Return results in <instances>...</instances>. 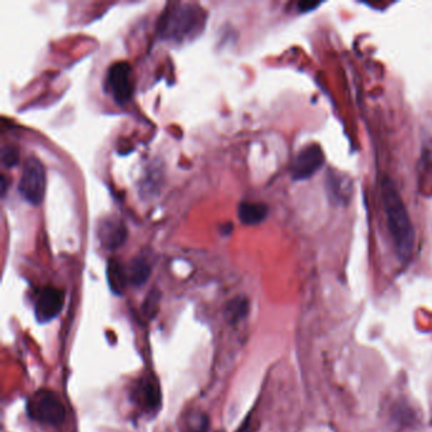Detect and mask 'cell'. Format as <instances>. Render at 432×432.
Returning <instances> with one entry per match:
<instances>
[{
  "mask_svg": "<svg viewBox=\"0 0 432 432\" xmlns=\"http://www.w3.org/2000/svg\"><path fill=\"white\" fill-rule=\"evenodd\" d=\"M380 190L393 247L396 250L398 259L402 262H407L412 256L416 243V232L412 219L409 217L401 193L390 177H384Z\"/></svg>",
  "mask_w": 432,
  "mask_h": 432,
  "instance_id": "6da1fadb",
  "label": "cell"
},
{
  "mask_svg": "<svg viewBox=\"0 0 432 432\" xmlns=\"http://www.w3.org/2000/svg\"><path fill=\"white\" fill-rule=\"evenodd\" d=\"M204 9L194 4H177L165 13L160 22V32L165 38L183 41L194 36L204 25Z\"/></svg>",
  "mask_w": 432,
  "mask_h": 432,
  "instance_id": "7a4b0ae2",
  "label": "cell"
},
{
  "mask_svg": "<svg viewBox=\"0 0 432 432\" xmlns=\"http://www.w3.org/2000/svg\"><path fill=\"white\" fill-rule=\"evenodd\" d=\"M27 414L40 424L60 426L66 417V409L54 390H40L27 402Z\"/></svg>",
  "mask_w": 432,
  "mask_h": 432,
  "instance_id": "3957f363",
  "label": "cell"
},
{
  "mask_svg": "<svg viewBox=\"0 0 432 432\" xmlns=\"http://www.w3.org/2000/svg\"><path fill=\"white\" fill-rule=\"evenodd\" d=\"M19 193L33 206L41 204L46 192V171L42 163L35 158H27L19 179Z\"/></svg>",
  "mask_w": 432,
  "mask_h": 432,
  "instance_id": "277c9868",
  "label": "cell"
},
{
  "mask_svg": "<svg viewBox=\"0 0 432 432\" xmlns=\"http://www.w3.org/2000/svg\"><path fill=\"white\" fill-rule=\"evenodd\" d=\"M325 164V153L318 144H310L299 151L293 160L291 175L294 180H307Z\"/></svg>",
  "mask_w": 432,
  "mask_h": 432,
  "instance_id": "5b68a950",
  "label": "cell"
},
{
  "mask_svg": "<svg viewBox=\"0 0 432 432\" xmlns=\"http://www.w3.org/2000/svg\"><path fill=\"white\" fill-rule=\"evenodd\" d=\"M131 66L126 62H117L110 67L107 81L112 95L117 103H127L134 92V84L131 79Z\"/></svg>",
  "mask_w": 432,
  "mask_h": 432,
  "instance_id": "8992f818",
  "label": "cell"
},
{
  "mask_svg": "<svg viewBox=\"0 0 432 432\" xmlns=\"http://www.w3.org/2000/svg\"><path fill=\"white\" fill-rule=\"evenodd\" d=\"M65 303V293L59 288L45 286L38 296L35 303V312L40 322H49L60 315Z\"/></svg>",
  "mask_w": 432,
  "mask_h": 432,
  "instance_id": "52a82bcc",
  "label": "cell"
},
{
  "mask_svg": "<svg viewBox=\"0 0 432 432\" xmlns=\"http://www.w3.org/2000/svg\"><path fill=\"white\" fill-rule=\"evenodd\" d=\"M99 236L102 244L107 249L115 250L123 245L127 238V231L122 222H116L115 219H110L108 222H104L103 225H100Z\"/></svg>",
  "mask_w": 432,
  "mask_h": 432,
  "instance_id": "ba28073f",
  "label": "cell"
},
{
  "mask_svg": "<svg viewBox=\"0 0 432 432\" xmlns=\"http://www.w3.org/2000/svg\"><path fill=\"white\" fill-rule=\"evenodd\" d=\"M329 198L337 203L349 201L351 193V180L340 173H329L326 180Z\"/></svg>",
  "mask_w": 432,
  "mask_h": 432,
  "instance_id": "9c48e42d",
  "label": "cell"
},
{
  "mask_svg": "<svg viewBox=\"0 0 432 432\" xmlns=\"http://www.w3.org/2000/svg\"><path fill=\"white\" fill-rule=\"evenodd\" d=\"M107 279H108L110 291L121 296L127 286V270L123 268L122 264L118 260L112 259L108 262V267H107Z\"/></svg>",
  "mask_w": 432,
  "mask_h": 432,
  "instance_id": "30bf717a",
  "label": "cell"
},
{
  "mask_svg": "<svg viewBox=\"0 0 432 432\" xmlns=\"http://www.w3.org/2000/svg\"><path fill=\"white\" fill-rule=\"evenodd\" d=\"M268 207L262 203L243 202L238 206V218L245 225H257L267 218Z\"/></svg>",
  "mask_w": 432,
  "mask_h": 432,
  "instance_id": "8fae6325",
  "label": "cell"
},
{
  "mask_svg": "<svg viewBox=\"0 0 432 432\" xmlns=\"http://www.w3.org/2000/svg\"><path fill=\"white\" fill-rule=\"evenodd\" d=\"M128 281L134 286H144L151 274V267L144 257H136L127 270Z\"/></svg>",
  "mask_w": 432,
  "mask_h": 432,
  "instance_id": "7c38bea8",
  "label": "cell"
},
{
  "mask_svg": "<svg viewBox=\"0 0 432 432\" xmlns=\"http://www.w3.org/2000/svg\"><path fill=\"white\" fill-rule=\"evenodd\" d=\"M249 310V300L245 297H236L226 305V317L230 322L238 323L247 316Z\"/></svg>",
  "mask_w": 432,
  "mask_h": 432,
  "instance_id": "4fadbf2b",
  "label": "cell"
},
{
  "mask_svg": "<svg viewBox=\"0 0 432 432\" xmlns=\"http://www.w3.org/2000/svg\"><path fill=\"white\" fill-rule=\"evenodd\" d=\"M140 399L144 407L155 411L160 407L161 395L158 392V387L153 382H144L141 384Z\"/></svg>",
  "mask_w": 432,
  "mask_h": 432,
  "instance_id": "5bb4252c",
  "label": "cell"
},
{
  "mask_svg": "<svg viewBox=\"0 0 432 432\" xmlns=\"http://www.w3.org/2000/svg\"><path fill=\"white\" fill-rule=\"evenodd\" d=\"M1 161L6 165V168H13L18 164V153L11 146L3 147L1 150Z\"/></svg>",
  "mask_w": 432,
  "mask_h": 432,
  "instance_id": "9a60e30c",
  "label": "cell"
},
{
  "mask_svg": "<svg viewBox=\"0 0 432 432\" xmlns=\"http://www.w3.org/2000/svg\"><path fill=\"white\" fill-rule=\"evenodd\" d=\"M158 298H160L158 293L155 292L150 293V296L147 297L146 302H145V305H144V308H145V312H146L147 316H155V313H153V312H156V310H158Z\"/></svg>",
  "mask_w": 432,
  "mask_h": 432,
  "instance_id": "2e32d148",
  "label": "cell"
},
{
  "mask_svg": "<svg viewBox=\"0 0 432 432\" xmlns=\"http://www.w3.org/2000/svg\"><path fill=\"white\" fill-rule=\"evenodd\" d=\"M208 428H209V422H208V419L204 417V419H202L199 425L195 427L192 432H208Z\"/></svg>",
  "mask_w": 432,
  "mask_h": 432,
  "instance_id": "e0dca14e",
  "label": "cell"
},
{
  "mask_svg": "<svg viewBox=\"0 0 432 432\" xmlns=\"http://www.w3.org/2000/svg\"><path fill=\"white\" fill-rule=\"evenodd\" d=\"M318 6H320V3H300V4H298V8L300 12H310Z\"/></svg>",
  "mask_w": 432,
  "mask_h": 432,
  "instance_id": "ac0fdd59",
  "label": "cell"
},
{
  "mask_svg": "<svg viewBox=\"0 0 432 432\" xmlns=\"http://www.w3.org/2000/svg\"><path fill=\"white\" fill-rule=\"evenodd\" d=\"M250 422L249 420H246L245 421L244 424H243V425H241V427H240V428H238V431L236 432H250Z\"/></svg>",
  "mask_w": 432,
  "mask_h": 432,
  "instance_id": "d6986e66",
  "label": "cell"
}]
</instances>
